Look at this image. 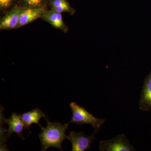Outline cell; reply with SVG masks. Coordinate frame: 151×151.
I'll return each instance as SVG.
<instances>
[{
  "instance_id": "1",
  "label": "cell",
  "mask_w": 151,
  "mask_h": 151,
  "mask_svg": "<svg viewBox=\"0 0 151 151\" xmlns=\"http://www.w3.org/2000/svg\"><path fill=\"white\" fill-rule=\"evenodd\" d=\"M46 121L47 126L41 127V131L39 135L42 151H46L50 147L56 148L63 151L61 144L64 140L67 139L65 132L70 123L62 124L60 122H50L47 119Z\"/></svg>"
},
{
  "instance_id": "2",
  "label": "cell",
  "mask_w": 151,
  "mask_h": 151,
  "mask_svg": "<svg viewBox=\"0 0 151 151\" xmlns=\"http://www.w3.org/2000/svg\"><path fill=\"white\" fill-rule=\"evenodd\" d=\"M69 107L72 111V118L69 123H75L76 125L90 124L94 131H98L103 124L106 122L105 119H100L87 111L84 107L75 102H71Z\"/></svg>"
},
{
  "instance_id": "3",
  "label": "cell",
  "mask_w": 151,
  "mask_h": 151,
  "mask_svg": "<svg viewBox=\"0 0 151 151\" xmlns=\"http://www.w3.org/2000/svg\"><path fill=\"white\" fill-rule=\"evenodd\" d=\"M100 151H134L126 135L120 134L111 139L101 140L99 143Z\"/></svg>"
},
{
  "instance_id": "4",
  "label": "cell",
  "mask_w": 151,
  "mask_h": 151,
  "mask_svg": "<svg viewBox=\"0 0 151 151\" xmlns=\"http://www.w3.org/2000/svg\"><path fill=\"white\" fill-rule=\"evenodd\" d=\"M97 131H94L92 135L87 136L84 132L70 131L67 135V139L72 146V151H84L91 149V144L95 139L94 136Z\"/></svg>"
},
{
  "instance_id": "5",
  "label": "cell",
  "mask_w": 151,
  "mask_h": 151,
  "mask_svg": "<svg viewBox=\"0 0 151 151\" xmlns=\"http://www.w3.org/2000/svg\"><path fill=\"white\" fill-rule=\"evenodd\" d=\"M25 8L24 7L17 6L6 13L1 19L0 29H12L17 28L20 17Z\"/></svg>"
},
{
  "instance_id": "6",
  "label": "cell",
  "mask_w": 151,
  "mask_h": 151,
  "mask_svg": "<svg viewBox=\"0 0 151 151\" xmlns=\"http://www.w3.org/2000/svg\"><path fill=\"white\" fill-rule=\"evenodd\" d=\"M4 123L8 125L7 133L8 138L14 133H16L19 137L24 140L25 138L23 135V131L25 129L24 124L22 120L21 115L16 113H12L8 119L5 118Z\"/></svg>"
},
{
  "instance_id": "7",
  "label": "cell",
  "mask_w": 151,
  "mask_h": 151,
  "mask_svg": "<svg viewBox=\"0 0 151 151\" xmlns=\"http://www.w3.org/2000/svg\"><path fill=\"white\" fill-rule=\"evenodd\" d=\"M139 106L141 111H151V71L144 79Z\"/></svg>"
},
{
  "instance_id": "8",
  "label": "cell",
  "mask_w": 151,
  "mask_h": 151,
  "mask_svg": "<svg viewBox=\"0 0 151 151\" xmlns=\"http://www.w3.org/2000/svg\"><path fill=\"white\" fill-rule=\"evenodd\" d=\"M47 8H33L25 7L22 13L17 28L26 25L35 20L42 17Z\"/></svg>"
},
{
  "instance_id": "9",
  "label": "cell",
  "mask_w": 151,
  "mask_h": 151,
  "mask_svg": "<svg viewBox=\"0 0 151 151\" xmlns=\"http://www.w3.org/2000/svg\"><path fill=\"white\" fill-rule=\"evenodd\" d=\"M41 18L54 27L61 30L63 32H66L68 30V27L64 24L60 13L52 9H47Z\"/></svg>"
},
{
  "instance_id": "10",
  "label": "cell",
  "mask_w": 151,
  "mask_h": 151,
  "mask_svg": "<svg viewBox=\"0 0 151 151\" xmlns=\"http://www.w3.org/2000/svg\"><path fill=\"white\" fill-rule=\"evenodd\" d=\"M22 120L24 124L25 130H29V127L32 124H37L41 127L40 121L42 118L47 120L46 115L39 108H35L31 111L25 112L21 115Z\"/></svg>"
},
{
  "instance_id": "11",
  "label": "cell",
  "mask_w": 151,
  "mask_h": 151,
  "mask_svg": "<svg viewBox=\"0 0 151 151\" xmlns=\"http://www.w3.org/2000/svg\"><path fill=\"white\" fill-rule=\"evenodd\" d=\"M48 0H20L18 6L26 8H47Z\"/></svg>"
},
{
  "instance_id": "12",
  "label": "cell",
  "mask_w": 151,
  "mask_h": 151,
  "mask_svg": "<svg viewBox=\"0 0 151 151\" xmlns=\"http://www.w3.org/2000/svg\"><path fill=\"white\" fill-rule=\"evenodd\" d=\"M20 0H0V9L2 12L6 13L18 6Z\"/></svg>"
},
{
  "instance_id": "13",
  "label": "cell",
  "mask_w": 151,
  "mask_h": 151,
  "mask_svg": "<svg viewBox=\"0 0 151 151\" xmlns=\"http://www.w3.org/2000/svg\"><path fill=\"white\" fill-rule=\"evenodd\" d=\"M50 8L70 6L67 0H48Z\"/></svg>"
}]
</instances>
